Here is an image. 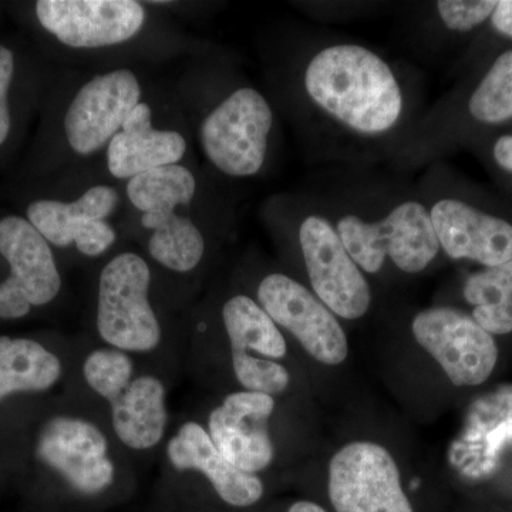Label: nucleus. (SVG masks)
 Returning <instances> with one entry per match:
<instances>
[{"mask_svg": "<svg viewBox=\"0 0 512 512\" xmlns=\"http://www.w3.org/2000/svg\"><path fill=\"white\" fill-rule=\"evenodd\" d=\"M301 93L320 154L366 160L412 143L419 127L410 74L355 42H320L303 60Z\"/></svg>", "mask_w": 512, "mask_h": 512, "instance_id": "nucleus-1", "label": "nucleus"}, {"mask_svg": "<svg viewBox=\"0 0 512 512\" xmlns=\"http://www.w3.org/2000/svg\"><path fill=\"white\" fill-rule=\"evenodd\" d=\"M318 207L367 275L380 274L387 264L403 274H420L441 252L421 195L392 188L350 190L332 200H318Z\"/></svg>", "mask_w": 512, "mask_h": 512, "instance_id": "nucleus-2", "label": "nucleus"}, {"mask_svg": "<svg viewBox=\"0 0 512 512\" xmlns=\"http://www.w3.org/2000/svg\"><path fill=\"white\" fill-rule=\"evenodd\" d=\"M127 198L141 212V224L153 232L148 238L151 258L170 271L185 274L201 264L205 238L200 228L178 208L190 207L197 192L191 170L167 165L131 178Z\"/></svg>", "mask_w": 512, "mask_h": 512, "instance_id": "nucleus-3", "label": "nucleus"}, {"mask_svg": "<svg viewBox=\"0 0 512 512\" xmlns=\"http://www.w3.org/2000/svg\"><path fill=\"white\" fill-rule=\"evenodd\" d=\"M274 124V110L264 94L238 87L202 120V151L227 177H255L268 158Z\"/></svg>", "mask_w": 512, "mask_h": 512, "instance_id": "nucleus-4", "label": "nucleus"}, {"mask_svg": "<svg viewBox=\"0 0 512 512\" xmlns=\"http://www.w3.org/2000/svg\"><path fill=\"white\" fill-rule=\"evenodd\" d=\"M146 259L124 252L104 266L97 295V332L110 348L147 353L160 345L161 326L150 298Z\"/></svg>", "mask_w": 512, "mask_h": 512, "instance_id": "nucleus-5", "label": "nucleus"}, {"mask_svg": "<svg viewBox=\"0 0 512 512\" xmlns=\"http://www.w3.org/2000/svg\"><path fill=\"white\" fill-rule=\"evenodd\" d=\"M296 242L311 291L338 318H363L372 305V288L319 207L303 211L296 221Z\"/></svg>", "mask_w": 512, "mask_h": 512, "instance_id": "nucleus-6", "label": "nucleus"}, {"mask_svg": "<svg viewBox=\"0 0 512 512\" xmlns=\"http://www.w3.org/2000/svg\"><path fill=\"white\" fill-rule=\"evenodd\" d=\"M0 258L8 265L0 281V320L25 318L62 291L52 245L23 215H0Z\"/></svg>", "mask_w": 512, "mask_h": 512, "instance_id": "nucleus-7", "label": "nucleus"}, {"mask_svg": "<svg viewBox=\"0 0 512 512\" xmlns=\"http://www.w3.org/2000/svg\"><path fill=\"white\" fill-rule=\"evenodd\" d=\"M412 332L456 386H478L494 372L498 360L494 336L460 309H424L414 316Z\"/></svg>", "mask_w": 512, "mask_h": 512, "instance_id": "nucleus-8", "label": "nucleus"}, {"mask_svg": "<svg viewBox=\"0 0 512 512\" xmlns=\"http://www.w3.org/2000/svg\"><path fill=\"white\" fill-rule=\"evenodd\" d=\"M328 487L336 512H414L392 454L372 441L340 448L329 464Z\"/></svg>", "mask_w": 512, "mask_h": 512, "instance_id": "nucleus-9", "label": "nucleus"}, {"mask_svg": "<svg viewBox=\"0 0 512 512\" xmlns=\"http://www.w3.org/2000/svg\"><path fill=\"white\" fill-rule=\"evenodd\" d=\"M256 298L278 328L288 330L313 359L329 366L345 362L349 353L345 330L311 289L275 272L259 282Z\"/></svg>", "mask_w": 512, "mask_h": 512, "instance_id": "nucleus-10", "label": "nucleus"}, {"mask_svg": "<svg viewBox=\"0 0 512 512\" xmlns=\"http://www.w3.org/2000/svg\"><path fill=\"white\" fill-rule=\"evenodd\" d=\"M39 28L72 49L123 45L143 29L147 13L134 0H37Z\"/></svg>", "mask_w": 512, "mask_h": 512, "instance_id": "nucleus-11", "label": "nucleus"}, {"mask_svg": "<svg viewBox=\"0 0 512 512\" xmlns=\"http://www.w3.org/2000/svg\"><path fill=\"white\" fill-rule=\"evenodd\" d=\"M120 195L111 185H94L74 201L33 198L23 217L52 247L74 245L80 254L97 258L109 251L117 232L107 221L119 205Z\"/></svg>", "mask_w": 512, "mask_h": 512, "instance_id": "nucleus-12", "label": "nucleus"}, {"mask_svg": "<svg viewBox=\"0 0 512 512\" xmlns=\"http://www.w3.org/2000/svg\"><path fill=\"white\" fill-rule=\"evenodd\" d=\"M141 93L136 73L128 69L97 74L84 84L63 120L64 137L73 153L87 157L109 146L140 103Z\"/></svg>", "mask_w": 512, "mask_h": 512, "instance_id": "nucleus-13", "label": "nucleus"}, {"mask_svg": "<svg viewBox=\"0 0 512 512\" xmlns=\"http://www.w3.org/2000/svg\"><path fill=\"white\" fill-rule=\"evenodd\" d=\"M37 456L79 494H101L114 483L109 441L92 421L72 416L47 421L37 440Z\"/></svg>", "mask_w": 512, "mask_h": 512, "instance_id": "nucleus-14", "label": "nucleus"}, {"mask_svg": "<svg viewBox=\"0 0 512 512\" xmlns=\"http://www.w3.org/2000/svg\"><path fill=\"white\" fill-rule=\"evenodd\" d=\"M441 251L493 268L512 259V224L456 197H423Z\"/></svg>", "mask_w": 512, "mask_h": 512, "instance_id": "nucleus-15", "label": "nucleus"}, {"mask_svg": "<svg viewBox=\"0 0 512 512\" xmlns=\"http://www.w3.org/2000/svg\"><path fill=\"white\" fill-rule=\"evenodd\" d=\"M274 410V397L268 394L248 390L229 394L208 419L212 443L239 470L251 474L265 470L275 456L268 429Z\"/></svg>", "mask_w": 512, "mask_h": 512, "instance_id": "nucleus-16", "label": "nucleus"}, {"mask_svg": "<svg viewBox=\"0 0 512 512\" xmlns=\"http://www.w3.org/2000/svg\"><path fill=\"white\" fill-rule=\"evenodd\" d=\"M171 466L180 471H200L232 507H251L264 495V483L256 474L245 473L222 456L210 434L195 421L184 423L167 444Z\"/></svg>", "mask_w": 512, "mask_h": 512, "instance_id": "nucleus-17", "label": "nucleus"}, {"mask_svg": "<svg viewBox=\"0 0 512 512\" xmlns=\"http://www.w3.org/2000/svg\"><path fill=\"white\" fill-rule=\"evenodd\" d=\"M185 151L187 141L183 134L156 130L153 110L140 101L107 146V168L114 178L131 180L148 171L180 163Z\"/></svg>", "mask_w": 512, "mask_h": 512, "instance_id": "nucleus-18", "label": "nucleus"}, {"mask_svg": "<svg viewBox=\"0 0 512 512\" xmlns=\"http://www.w3.org/2000/svg\"><path fill=\"white\" fill-rule=\"evenodd\" d=\"M110 407L114 433L124 446L150 450L164 439L168 424L167 392L158 377H134Z\"/></svg>", "mask_w": 512, "mask_h": 512, "instance_id": "nucleus-19", "label": "nucleus"}, {"mask_svg": "<svg viewBox=\"0 0 512 512\" xmlns=\"http://www.w3.org/2000/svg\"><path fill=\"white\" fill-rule=\"evenodd\" d=\"M62 376L55 353L26 338H0V402L22 392H45Z\"/></svg>", "mask_w": 512, "mask_h": 512, "instance_id": "nucleus-20", "label": "nucleus"}, {"mask_svg": "<svg viewBox=\"0 0 512 512\" xmlns=\"http://www.w3.org/2000/svg\"><path fill=\"white\" fill-rule=\"evenodd\" d=\"M222 322L232 352L269 360L282 359L288 352L281 329L261 305L247 295L232 296L224 303Z\"/></svg>", "mask_w": 512, "mask_h": 512, "instance_id": "nucleus-21", "label": "nucleus"}, {"mask_svg": "<svg viewBox=\"0 0 512 512\" xmlns=\"http://www.w3.org/2000/svg\"><path fill=\"white\" fill-rule=\"evenodd\" d=\"M463 295L473 306L471 316L487 332H512V259L468 276Z\"/></svg>", "mask_w": 512, "mask_h": 512, "instance_id": "nucleus-22", "label": "nucleus"}, {"mask_svg": "<svg viewBox=\"0 0 512 512\" xmlns=\"http://www.w3.org/2000/svg\"><path fill=\"white\" fill-rule=\"evenodd\" d=\"M471 119L487 126L512 120V50L501 53L467 101Z\"/></svg>", "mask_w": 512, "mask_h": 512, "instance_id": "nucleus-23", "label": "nucleus"}, {"mask_svg": "<svg viewBox=\"0 0 512 512\" xmlns=\"http://www.w3.org/2000/svg\"><path fill=\"white\" fill-rule=\"evenodd\" d=\"M83 376L94 393L111 403L134 379V363L123 350L96 349L84 362Z\"/></svg>", "mask_w": 512, "mask_h": 512, "instance_id": "nucleus-24", "label": "nucleus"}, {"mask_svg": "<svg viewBox=\"0 0 512 512\" xmlns=\"http://www.w3.org/2000/svg\"><path fill=\"white\" fill-rule=\"evenodd\" d=\"M23 57L15 47L0 42V158L12 146L19 124V86H22Z\"/></svg>", "mask_w": 512, "mask_h": 512, "instance_id": "nucleus-25", "label": "nucleus"}, {"mask_svg": "<svg viewBox=\"0 0 512 512\" xmlns=\"http://www.w3.org/2000/svg\"><path fill=\"white\" fill-rule=\"evenodd\" d=\"M232 367L238 382L248 392L275 396L284 393L291 382L288 369L276 360L232 352Z\"/></svg>", "mask_w": 512, "mask_h": 512, "instance_id": "nucleus-26", "label": "nucleus"}, {"mask_svg": "<svg viewBox=\"0 0 512 512\" xmlns=\"http://www.w3.org/2000/svg\"><path fill=\"white\" fill-rule=\"evenodd\" d=\"M495 6V0H440L433 10L447 32L463 35L490 20Z\"/></svg>", "mask_w": 512, "mask_h": 512, "instance_id": "nucleus-27", "label": "nucleus"}, {"mask_svg": "<svg viewBox=\"0 0 512 512\" xmlns=\"http://www.w3.org/2000/svg\"><path fill=\"white\" fill-rule=\"evenodd\" d=\"M490 20L495 32L512 39V0L497 2Z\"/></svg>", "mask_w": 512, "mask_h": 512, "instance_id": "nucleus-28", "label": "nucleus"}, {"mask_svg": "<svg viewBox=\"0 0 512 512\" xmlns=\"http://www.w3.org/2000/svg\"><path fill=\"white\" fill-rule=\"evenodd\" d=\"M493 158L504 173L512 175V134H504L495 141Z\"/></svg>", "mask_w": 512, "mask_h": 512, "instance_id": "nucleus-29", "label": "nucleus"}, {"mask_svg": "<svg viewBox=\"0 0 512 512\" xmlns=\"http://www.w3.org/2000/svg\"><path fill=\"white\" fill-rule=\"evenodd\" d=\"M288 512H326L320 505L312 501H298L289 508Z\"/></svg>", "mask_w": 512, "mask_h": 512, "instance_id": "nucleus-30", "label": "nucleus"}]
</instances>
